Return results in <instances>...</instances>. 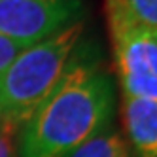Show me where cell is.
<instances>
[{"instance_id":"1","label":"cell","mask_w":157,"mask_h":157,"mask_svg":"<svg viewBox=\"0 0 157 157\" xmlns=\"http://www.w3.org/2000/svg\"><path fill=\"white\" fill-rule=\"evenodd\" d=\"M116 83L102 49L83 38L61 83L17 131V157H66L112 123Z\"/></svg>"},{"instance_id":"2","label":"cell","mask_w":157,"mask_h":157,"mask_svg":"<svg viewBox=\"0 0 157 157\" xmlns=\"http://www.w3.org/2000/svg\"><path fill=\"white\" fill-rule=\"evenodd\" d=\"M85 38L83 19L25 48L0 76V127L17 132L61 83Z\"/></svg>"},{"instance_id":"3","label":"cell","mask_w":157,"mask_h":157,"mask_svg":"<svg viewBox=\"0 0 157 157\" xmlns=\"http://www.w3.org/2000/svg\"><path fill=\"white\" fill-rule=\"evenodd\" d=\"M106 15L121 93L157 102V29L134 19L117 0H106Z\"/></svg>"},{"instance_id":"4","label":"cell","mask_w":157,"mask_h":157,"mask_svg":"<svg viewBox=\"0 0 157 157\" xmlns=\"http://www.w3.org/2000/svg\"><path fill=\"white\" fill-rule=\"evenodd\" d=\"M83 15V0H0V32L29 48Z\"/></svg>"},{"instance_id":"5","label":"cell","mask_w":157,"mask_h":157,"mask_svg":"<svg viewBox=\"0 0 157 157\" xmlns=\"http://www.w3.org/2000/svg\"><path fill=\"white\" fill-rule=\"evenodd\" d=\"M121 121L136 157H157V102L121 93Z\"/></svg>"},{"instance_id":"6","label":"cell","mask_w":157,"mask_h":157,"mask_svg":"<svg viewBox=\"0 0 157 157\" xmlns=\"http://www.w3.org/2000/svg\"><path fill=\"white\" fill-rule=\"evenodd\" d=\"M66 157H131V148L114 125H106Z\"/></svg>"},{"instance_id":"7","label":"cell","mask_w":157,"mask_h":157,"mask_svg":"<svg viewBox=\"0 0 157 157\" xmlns=\"http://www.w3.org/2000/svg\"><path fill=\"white\" fill-rule=\"evenodd\" d=\"M127 12L144 25L157 29V0H117Z\"/></svg>"},{"instance_id":"8","label":"cell","mask_w":157,"mask_h":157,"mask_svg":"<svg viewBox=\"0 0 157 157\" xmlns=\"http://www.w3.org/2000/svg\"><path fill=\"white\" fill-rule=\"evenodd\" d=\"M23 49H25V48L21 46V44L13 42L12 38H8V36H4L2 32H0V76L4 74V70L8 68L10 64H12V61H13Z\"/></svg>"},{"instance_id":"9","label":"cell","mask_w":157,"mask_h":157,"mask_svg":"<svg viewBox=\"0 0 157 157\" xmlns=\"http://www.w3.org/2000/svg\"><path fill=\"white\" fill-rule=\"evenodd\" d=\"M15 132L0 127V157H13L15 153Z\"/></svg>"}]
</instances>
